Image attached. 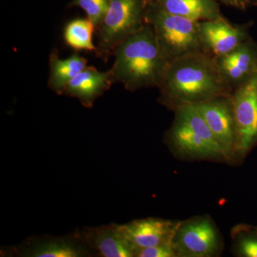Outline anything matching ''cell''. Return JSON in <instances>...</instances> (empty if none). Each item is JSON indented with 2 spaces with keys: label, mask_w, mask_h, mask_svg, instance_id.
<instances>
[{
  "label": "cell",
  "mask_w": 257,
  "mask_h": 257,
  "mask_svg": "<svg viewBox=\"0 0 257 257\" xmlns=\"http://www.w3.org/2000/svg\"><path fill=\"white\" fill-rule=\"evenodd\" d=\"M48 86L57 94L62 95L66 86L87 67V60L77 52L66 59H61L58 52L50 54Z\"/></svg>",
  "instance_id": "obj_15"
},
{
  "label": "cell",
  "mask_w": 257,
  "mask_h": 257,
  "mask_svg": "<svg viewBox=\"0 0 257 257\" xmlns=\"http://www.w3.org/2000/svg\"><path fill=\"white\" fill-rule=\"evenodd\" d=\"M32 257H81L87 256V245L79 237L51 238L33 243L25 251Z\"/></svg>",
  "instance_id": "obj_16"
},
{
  "label": "cell",
  "mask_w": 257,
  "mask_h": 257,
  "mask_svg": "<svg viewBox=\"0 0 257 257\" xmlns=\"http://www.w3.org/2000/svg\"><path fill=\"white\" fill-rule=\"evenodd\" d=\"M216 1H219L226 6L242 10V11H245L253 7H257V0H216Z\"/></svg>",
  "instance_id": "obj_21"
},
{
  "label": "cell",
  "mask_w": 257,
  "mask_h": 257,
  "mask_svg": "<svg viewBox=\"0 0 257 257\" xmlns=\"http://www.w3.org/2000/svg\"><path fill=\"white\" fill-rule=\"evenodd\" d=\"M96 28L88 18H77L67 24L64 30L65 43L77 51L95 52L96 45L93 36Z\"/></svg>",
  "instance_id": "obj_17"
},
{
  "label": "cell",
  "mask_w": 257,
  "mask_h": 257,
  "mask_svg": "<svg viewBox=\"0 0 257 257\" xmlns=\"http://www.w3.org/2000/svg\"><path fill=\"white\" fill-rule=\"evenodd\" d=\"M171 14L195 22L224 18L216 0H151Z\"/></svg>",
  "instance_id": "obj_14"
},
{
  "label": "cell",
  "mask_w": 257,
  "mask_h": 257,
  "mask_svg": "<svg viewBox=\"0 0 257 257\" xmlns=\"http://www.w3.org/2000/svg\"><path fill=\"white\" fill-rule=\"evenodd\" d=\"M236 144L234 154L244 157L257 145V74L232 93Z\"/></svg>",
  "instance_id": "obj_6"
},
{
  "label": "cell",
  "mask_w": 257,
  "mask_h": 257,
  "mask_svg": "<svg viewBox=\"0 0 257 257\" xmlns=\"http://www.w3.org/2000/svg\"><path fill=\"white\" fill-rule=\"evenodd\" d=\"M257 228V227H256Z\"/></svg>",
  "instance_id": "obj_22"
},
{
  "label": "cell",
  "mask_w": 257,
  "mask_h": 257,
  "mask_svg": "<svg viewBox=\"0 0 257 257\" xmlns=\"http://www.w3.org/2000/svg\"><path fill=\"white\" fill-rule=\"evenodd\" d=\"M173 246L177 256L209 257L220 250L219 232L209 217H198L179 224Z\"/></svg>",
  "instance_id": "obj_7"
},
{
  "label": "cell",
  "mask_w": 257,
  "mask_h": 257,
  "mask_svg": "<svg viewBox=\"0 0 257 257\" xmlns=\"http://www.w3.org/2000/svg\"><path fill=\"white\" fill-rule=\"evenodd\" d=\"M180 222L147 218L127 224H116V229L123 239L135 252L141 248L162 244H173L176 231Z\"/></svg>",
  "instance_id": "obj_8"
},
{
  "label": "cell",
  "mask_w": 257,
  "mask_h": 257,
  "mask_svg": "<svg viewBox=\"0 0 257 257\" xmlns=\"http://www.w3.org/2000/svg\"><path fill=\"white\" fill-rule=\"evenodd\" d=\"M113 56V84H122L130 92L160 87L170 64L148 24L120 43Z\"/></svg>",
  "instance_id": "obj_2"
},
{
  "label": "cell",
  "mask_w": 257,
  "mask_h": 257,
  "mask_svg": "<svg viewBox=\"0 0 257 257\" xmlns=\"http://www.w3.org/2000/svg\"><path fill=\"white\" fill-rule=\"evenodd\" d=\"M252 22L233 25L222 18L198 22L199 37L204 50L212 57L228 53L250 38Z\"/></svg>",
  "instance_id": "obj_9"
},
{
  "label": "cell",
  "mask_w": 257,
  "mask_h": 257,
  "mask_svg": "<svg viewBox=\"0 0 257 257\" xmlns=\"http://www.w3.org/2000/svg\"><path fill=\"white\" fill-rule=\"evenodd\" d=\"M110 0H73L71 6H77L84 10L87 18L97 28L104 20Z\"/></svg>",
  "instance_id": "obj_19"
},
{
  "label": "cell",
  "mask_w": 257,
  "mask_h": 257,
  "mask_svg": "<svg viewBox=\"0 0 257 257\" xmlns=\"http://www.w3.org/2000/svg\"><path fill=\"white\" fill-rule=\"evenodd\" d=\"M224 82L234 92L257 74V43L251 37L228 53L214 57Z\"/></svg>",
  "instance_id": "obj_11"
},
{
  "label": "cell",
  "mask_w": 257,
  "mask_h": 257,
  "mask_svg": "<svg viewBox=\"0 0 257 257\" xmlns=\"http://www.w3.org/2000/svg\"><path fill=\"white\" fill-rule=\"evenodd\" d=\"M175 111L170 138L179 152L198 158L229 157L195 106H181Z\"/></svg>",
  "instance_id": "obj_5"
},
{
  "label": "cell",
  "mask_w": 257,
  "mask_h": 257,
  "mask_svg": "<svg viewBox=\"0 0 257 257\" xmlns=\"http://www.w3.org/2000/svg\"><path fill=\"white\" fill-rule=\"evenodd\" d=\"M235 234L236 253L243 257H257V228L248 225L239 226Z\"/></svg>",
  "instance_id": "obj_18"
},
{
  "label": "cell",
  "mask_w": 257,
  "mask_h": 257,
  "mask_svg": "<svg viewBox=\"0 0 257 257\" xmlns=\"http://www.w3.org/2000/svg\"><path fill=\"white\" fill-rule=\"evenodd\" d=\"M158 89L161 102L174 110L233 93L221 77L214 57L206 52L170 62Z\"/></svg>",
  "instance_id": "obj_1"
},
{
  "label": "cell",
  "mask_w": 257,
  "mask_h": 257,
  "mask_svg": "<svg viewBox=\"0 0 257 257\" xmlns=\"http://www.w3.org/2000/svg\"><path fill=\"white\" fill-rule=\"evenodd\" d=\"M146 19L169 62L189 54L205 52L199 37L198 22L171 14L151 0Z\"/></svg>",
  "instance_id": "obj_4"
},
{
  "label": "cell",
  "mask_w": 257,
  "mask_h": 257,
  "mask_svg": "<svg viewBox=\"0 0 257 257\" xmlns=\"http://www.w3.org/2000/svg\"><path fill=\"white\" fill-rule=\"evenodd\" d=\"M79 236L88 247L100 256H134L133 250L120 235L116 224L86 228Z\"/></svg>",
  "instance_id": "obj_13"
},
{
  "label": "cell",
  "mask_w": 257,
  "mask_h": 257,
  "mask_svg": "<svg viewBox=\"0 0 257 257\" xmlns=\"http://www.w3.org/2000/svg\"><path fill=\"white\" fill-rule=\"evenodd\" d=\"M136 257H175L177 253L173 244L157 245L135 251Z\"/></svg>",
  "instance_id": "obj_20"
},
{
  "label": "cell",
  "mask_w": 257,
  "mask_h": 257,
  "mask_svg": "<svg viewBox=\"0 0 257 257\" xmlns=\"http://www.w3.org/2000/svg\"><path fill=\"white\" fill-rule=\"evenodd\" d=\"M202 115L221 147L231 157L234 154L236 126L232 94L216 96L193 104Z\"/></svg>",
  "instance_id": "obj_10"
},
{
  "label": "cell",
  "mask_w": 257,
  "mask_h": 257,
  "mask_svg": "<svg viewBox=\"0 0 257 257\" xmlns=\"http://www.w3.org/2000/svg\"><path fill=\"white\" fill-rule=\"evenodd\" d=\"M150 0H110L109 9L96 29L95 54L107 62L116 47L146 26Z\"/></svg>",
  "instance_id": "obj_3"
},
{
  "label": "cell",
  "mask_w": 257,
  "mask_h": 257,
  "mask_svg": "<svg viewBox=\"0 0 257 257\" xmlns=\"http://www.w3.org/2000/svg\"><path fill=\"white\" fill-rule=\"evenodd\" d=\"M112 84L110 69L100 72L92 66H87L68 83L62 95L77 98L83 106L90 108Z\"/></svg>",
  "instance_id": "obj_12"
}]
</instances>
